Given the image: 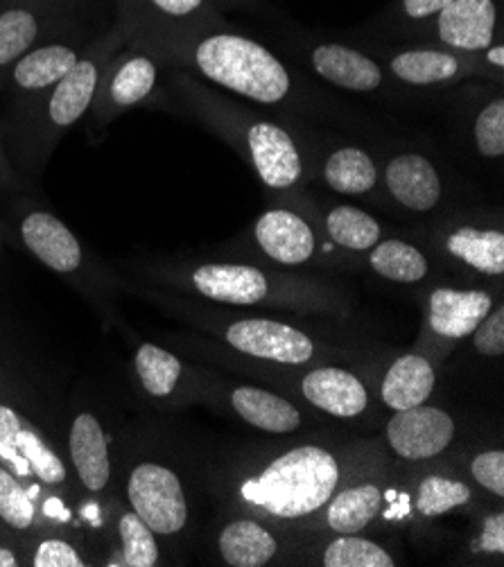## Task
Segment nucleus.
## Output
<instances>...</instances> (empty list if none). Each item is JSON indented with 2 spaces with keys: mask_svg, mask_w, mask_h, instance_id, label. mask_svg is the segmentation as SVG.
Wrapping results in <instances>:
<instances>
[{
  "mask_svg": "<svg viewBox=\"0 0 504 567\" xmlns=\"http://www.w3.org/2000/svg\"><path fill=\"white\" fill-rule=\"evenodd\" d=\"M326 567H394V558H391L380 545L356 538L353 534H344V538H338L328 545L323 554Z\"/></svg>",
  "mask_w": 504,
  "mask_h": 567,
  "instance_id": "33",
  "label": "nucleus"
},
{
  "mask_svg": "<svg viewBox=\"0 0 504 567\" xmlns=\"http://www.w3.org/2000/svg\"><path fill=\"white\" fill-rule=\"evenodd\" d=\"M471 499V488L445 477H428L419 488V512L423 516H441Z\"/></svg>",
  "mask_w": 504,
  "mask_h": 567,
  "instance_id": "34",
  "label": "nucleus"
},
{
  "mask_svg": "<svg viewBox=\"0 0 504 567\" xmlns=\"http://www.w3.org/2000/svg\"><path fill=\"white\" fill-rule=\"evenodd\" d=\"M69 455L82 486L91 493H102L111 482V450L109 436L100 419L82 412L73 419L69 432Z\"/></svg>",
  "mask_w": 504,
  "mask_h": 567,
  "instance_id": "9",
  "label": "nucleus"
},
{
  "mask_svg": "<svg viewBox=\"0 0 504 567\" xmlns=\"http://www.w3.org/2000/svg\"><path fill=\"white\" fill-rule=\"evenodd\" d=\"M488 312L491 297L480 290H436L430 297V326L436 334L448 339L473 334V330L486 319Z\"/></svg>",
  "mask_w": 504,
  "mask_h": 567,
  "instance_id": "17",
  "label": "nucleus"
},
{
  "mask_svg": "<svg viewBox=\"0 0 504 567\" xmlns=\"http://www.w3.org/2000/svg\"><path fill=\"white\" fill-rule=\"evenodd\" d=\"M125 491L132 512L156 536H173L186 527L188 504L184 486L171 468L143 462L132 468Z\"/></svg>",
  "mask_w": 504,
  "mask_h": 567,
  "instance_id": "3",
  "label": "nucleus"
},
{
  "mask_svg": "<svg viewBox=\"0 0 504 567\" xmlns=\"http://www.w3.org/2000/svg\"><path fill=\"white\" fill-rule=\"evenodd\" d=\"M17 565H21V558L17 556V551L0 545V567H17Z\"/></svg>",
  "mask_w": 504,
  "mask_h": 567,
  "instance_id": "42",
  "label": "nucleus"
},
{
  "mask_svg": "<svg viewBox=\"0 0 504 567\" xmlns=\"http://www.w3.org/2000/svg\"><path fill=\"white\" fill-rule=\"evenodd\" d=\"M34 567H84L86 560L75 549V545L62 538H45L37 545L32 554Z\"/></svg>",
  "mask_w": 504,
  "mask_h": 567,
  "instance_id": "36",
  "label": "nucleus"
},
{
  "mask_svg": "<svg viewBox=\"0 0 504 567\" xmlns=\"http://www.w3.org/2000/svg\"><path fill=\"white\" fill-rule=\"evenodd\" d=\"M448 251L482 274L500 276L504 271V236L500 231L464 226L448 238Z\"/></svg>",
  "mask_w": 504,
  "mask_h": 567,
  "instance_id": "24",
  "label": "nucleus"
},
{
  "mask_svg": "<svg viewBox=\"0 0 504 567\" xmlns=\"http://www.w3.org/2000/svg\"><path fill=\"white\" fill-rule=\"evenodd\" d=\"M0 464L14 475L37 477L45 486H62L66 466L45 439L12 408L0 403Z\"/></svg>",
  "mask_w": 504,
  "mask_h": 567,
  "instance_id": "4",
  "label": "nucleus"
},
{
  "mask_svg": "<svg viewBox=\"0 0 504 567\" xmlns=\"http://www.w3.org/2000/svg\"><path fill=\"white\" fill-rule=\"evenodd\" d=\"M19 234L28 251L48 269L64 276L82 269V245L58 215L48 210H32L21 219Z\"/></svg>",
  "mask_w": 504,
  "mask_h": 567,
  "instance_id": "7",
  "label": "nucleus"
},
{
  "mask_svg": "<svg viewBox=\"0 0 504 567\" xmlns=\"http://www.w3.org/2000/svg\"><path fill=\"white\" fill-rule=\"evenodd\" d=\"M475 143L480 154L497 158L504 154V100L497 97L482 109L475 121Z\"/></svg>",
  "mask_w": 504,
  "mask_h": 567,
  "instance_id": "35",
  "label": "nucleus"
},
{
  "mask_svg": "<svg viewBox=\"0 0 504 567\" xmlns=\"http://www.w3.org/2000/svg\"><path fill=\"white\" fill-rule=\"evenodd\" d=\"M323 177L332 190L342 195H362L376 186L378 169L364 150L342 147L326 161Z\"/></svg>",
  "mask_w": 504,
  "mask_h": 567,
  "instance_id": "22",
  "label": "nucleus"
},
{
  "mask_svg": "<svg viewBox=\"0 0 504 567\" xmlns=\"http://www.w3.org/2000/svg\"><path fill=\"white\" fill-rule=\"evenodd\" d=\"M193 282L204 297L232 306H254L269 290L265 274L247 265H204L193 274Z\"/></svg>",
  "mask_w": 504,
  "mask_h": 567,
  "instance_id": "13",
  "label": "nucleus"
},
{
  "mask_svg": "<svg viewBox=\"0 0 504 567\" xmlns=\"http://www.w3.org/2000/svg\"><path fill=\"white\" fill-rule=\"evenodd\" d=\"M0 382H3V367H0Z\"/></svg>",
  "mask_w": 504,
  "mask_h": 567,
  "instance_id": "44",
  "label": "nucleus"
},
{
  "mask_svg": "<svg viewBox=\"0 0 504 567\" xmlns=\"http://www.w3.org/2000/svg\"><path fill=\"white\" fill-rule=\"evenodd\" d=\"M100 84V64L93 56H80L78 64L52 86L45 104V121L58 130L73 127L89 111Z\"/></svg>",
  "mask_w": 504,
  "mask_h": 567,
  "instance_id": "11",
  "label": "nucleus"
},
{
  "mask_svg": "<svg viewBox=\"0 0 504 567\" xmlns=\"http://www.w3.org/2000/svg\"><path fill=\"white\" fill-rule=\"evenodd\" d=\"M156 84V66L145 54L125 60L106 84V100L114 109H130L143 102Z\"/></svg>",
  "mask_w": 504,
  "mask_h": 567,
  "instance_id": "26",
  "label": "nucleus"
},
{
  "mask_svg": "<svg viewBox=\"0 0 504 567\" xmlns=\"http://www.w3.org/2000/svg\"><path fill=\"white\" fill-rule=\"evenodd\" d=\"M451 0H403V12L410 19H428V17H436Z\"/></svg>",
  "mask_w": 504,
  "mask_h": 567,
  "instance_id": "41",
  "label": "nucleus"
},
{
  "mask_svg": "<svg viewBox=\"0 0 504 567\" xmlns=\"http://www.w3.org/2000/svg\"><path fill=\"white\" fill-rule=\"evenodd\" d=\"M497 12L493 0H451L436 14L439 39L460 50H486L495 34Z\"/></svg>",
  "mask_w": 504,
  "mask_h": 567,
  "instance_id": "10",
  "label": "nucleus"
},
{
  "mask_svg": "<svg viewBox=\"0 0 504 567\" xmlns=\"http://www.w3.org/2000/svg\"><path fill=\"white\" fill-rule=\"evenodd\" d=\"M247 141L258 175L269 188H290L299 182L301 156L286 130L274 123H256Z\"/></svg>",
  "mask_w": 504,
  "mask_h": 567,
  "instance_id": "8",
  "label": "nucleus"
},
{
  "mask_svg": "<svg viewBox=\"0 0 504 567\" xmlns=\"http://www.w3.org/2000/svg\"><path fill=\"white\" fill-rule=\"evenodd\" d=\"M504 50H502V45H497V48H493V50H488V62H493L495 66H502L504 64Z\"/></svg>",
  "mask_w": 504,
  "mask_h": 567,
  "instance_id": "43",
  "label": "nucleus"
},
{
  "mask_svg": "<svg viewBox=\"0 0 504 567\" xmlns=\"http://www.w3.org/2000/svg\"><path fill=\"white\" fill-rule=\"evenodd\" d=\"M41 32V19L28 8H8L0 12V71L12 69L32 50Z\"/></svg>",
  "mask_w": 504,
  "mask_h": 567,
  "instance_id": "28",
  "label": "nucleus"
},
{
  "mask_svg": "<svg viewBox=\"0 0 504 567\" xmlns=\"http://www.w3.org/2000/svg\"><path fill=\"white\" fill-rule=\"evenodd\" d=\"M274 536L254 520H238L219 536L222 558L234 567H263L276 554Z\"/></svg>",
  "mask_w": 504,
  "mask_h": 567,
  "instance_id": "21",
  "label": "nucleus"
},
{
  "mask_svg": "<svg viewBox=\"0 0 504 567\" xmlns=\"http://www.w3.org/2000/svg\"><path fill=\"white\" fill-rule=\"evenodd\" d=\"M80 60L75 48L66 43H48L28 50L12 66L10 80L23 93H41L58 84Z\"/></svg>",
  "mask_w": 504,
  "mask_h": 567,
  "instance_id": "18",
  "label": "nucleus"
},
{
  "mask_svg": "<svg viewBox=\"0 0 504 567\" xmlns=\"http://www.w3.org/2000/svg\"><path fill=\"white\" fill-rule=\"evenodd\" d=\"M227 339L240 353L281 364H306L315 351L301 330L269 319L238 321L227 330Z\"/></svg>",
  "mask_w": 504,
  "mask_h": 567,
  "instance_id": "6",
  "label": "nucleus"
},
{
  "mask_svg": "<svg viewBox=\"0 0 504 567\" xmlns=\"http://www.w3.org/2000/svg\"><path fill=\"white\" fill-rule=\"evenodd\" d=\"M0 520L14 532H28L37 523V506L30 491L3 464H0Z\"/></svg>",
  "mask_w": 504,
  "mask_h": 567,
  "instance_id": "32",
  "label": "nucleus"
},
{
  "mask_svg": "<svg viewBox=\"0 0 504 567\" xmlns=\"http://www.w3.org/2000/svg\"><path fill=\"white\" fill-rule=\"evenodd\" d=\"M0 163H3V147H0Z\"/></svg>",
  "mask_w": 504,
  "mask_h": 567,
  "instance_id": "45",
  "label": "nucleus"
},
{
  "mask_svg": "<svg viewBox=\"0 0 504 567\" xmlns=\"http://www.w3.org/2000/svg\"><path fill=\"white\" fill-rule=\"evenodd\" d=\"M304 395L315 408L340 419L362 414L369 403L364 384L353 373L335 367L308 373L304 380Z\"/></svg>",
  "mask_w": 504,
  "mask_h": 567,
  "instance_id": "15",
  "label": "nucleus"
},
{
  "mask_svg": "<svg viewBox=\"0 0 504 567\" xmlns=\"http://www.w3.org/2000/svg\"><path fill=\"white\" fill-rule=\"evenodd\" d=\"M434 369L421 355H403L382 380V401L397 412L423 405L434 389Z\"/></svg>",
  "mask_w": 504,
  "mask_h": 567,
  "instance_id": "19",
  "label": "nucleus"
},
{
  "mask_svg": "<svg viewBox=\"0 0 504 567\" xmlns=\"http://www.w3.org/2000/svg\"><path fill=\"white\" fill-rule=\"evenodd\" d=\"M387 186L399 204L428 213L441 199L436 167L421 154H401L387 165Z\"/></svg>",
  "mask_w": 504,
  "mask_h": 567,
  "instance_id": "14",
  "label": "nucleus"
},
{
  "mask_svg": "<svg viewBox=\"0 0 504 567\" xmlns=\"http://www.w3.org/2000/svg\"><path fill=\"white\" fill-rule=\"evenodd\" d=\"M232 403L249 425L271 434H288L301 425L299 410L265 389L240 386L234 391Z\"/></svg>",
  "mask_w": 504,
  "mask_h": 567,
  "instance_id": "20",
  "label": "nucleus"
},
{
  "mask_svg": "<svg viewBox=\"0 0 504 567\" xmlns=\"http://www.w3.org/2000/svg\"><path fill=\"white\" fill-rule=\"evenodd\" d=\"M256 240L276 262L301 265L315 254L312 229L292 210H267L256 221Z\"/></svg>",
  "mask_w": 504,
  "mask_h": 567,
  "instance_id": "12",
  "label": "nucleus"
},
{
  "mask_svg": "<svg viewBox=\"0 0 504 567\" xmlns=\"http://www.w3.org/2000/svg\"><path fill=\"white\" fill-rule=\"evenodd\" d=\"M387 436L391 447L403 460H430L451 445L455 436V421L443 410L416 405L397 412L387 425Z\"/></svg>",
  "mask_w": 504,
  "mask_h": 567,
  "instance_id": "5",
  "label": "nucleus"
},
{
  "mask_svg": "<svg viewBox=\"0 0 504 567\" xmlns=\"http://www.w3.org/2000/svg\"><path fill=\"white\" fill-rule=\"evenodd\" d=\"M134 369L141 386L147 391V395H152V399H167V395L177 389L179 378L184 373V364L171 351L154 344L138 347Z\"/></svg>",
  "mask_w": 504,
  "mask_h": 567,
  "instance_id": "27",
  "label": "nucleus"
},
{
  "mask_svg": "<svg viewBox=\"0 0 504 567\" xmlns=\"http://www.w3.org/2000/svg\"><path fill=\"white\" fill-rule=\"evenodd\" d=\"M147 3L163 17L186 19L202 8L204 0H147Z\"/></svg>",
  "mask_w": 504,
  "mask_h": 567,
  "instance_id": "39",
  "label": "nucleus"
},
{
  "mask_svg": "<svg viewBox=\"0 0 504 567\" xmlns=\"http://www.w3.org/2000/svg\"><path fill=\"white\" fill-rule=\"evenodd\" d=\"M369 260L376 274L397 282H416L428 274L425 256L403 240L378 243Z\"/></svg>",
  "mask_w": 504,
  "mask_h": 567,
  "instance_id": "30",
  "label": "nucleus"
},
{
  "mask_svg": "<svg viewBox=\"0 0 504 567\" xmlns=\"http://www.w3.org/2000/svg\"><path fill=\"white\" fill-rule=\"evenodd\" d=\"M391 71L401 82L425 86L453 80L460 73V62L441 50H405L391 60Z\"/></svg>",
  "mask_w": 504,
  "mask_h": 567,
  "instance_id": "25",
  "label": "nucleus"
},
{
  "mask_svg": "<svg viewBox=\"0 0 504 567\" xmlns=\"http://www.w3.org/2000/svg\"><path fill=\"white\" fill-rule=\"evenodd\" d=\"M473 477L495 495H504V452H482L471 464Z\"/></svg>",
  "mask_w": 504,
  "mask_h": 567,
  "instance_id": "38",
  "label": "nucleus"
},
{
  "mask_svg": "<svg viewBox=\"0 0 504 567\" xmlns=\"http://www.w3.org/2000/svg\"><path fill=\"white\" fill-rule=\"evenodd\" d=\"M475 332V349L482 355L497 358L504 353V308H497L493 315L488 312L486 319L473 330Z\"/></svg>",
  "mask_w": 504,
  "mask_h": 567,
  "instance_id": "37",
  "label": "nucleus"
},
{
  "mask_svg": "<svg viewBox=\"0 0 504 567\" xmlns=\"http://www.w3.org/2000/svg\"><path fill=\"white\" fill-rule=\"evenodd\" d=\"M340 482L328 450L304 445L274 460L260 477L243 484V497L278 518H304L321 508Z\"/></svg>",
  "mask_w": 504,
  "mask_h": 567,
  "instance_id": "1",
  "label": "nucleus"
},
{
  "mask_svg": "<svg viewBox=\"0 0 504 567\" xmlns=\"http://www.w3.org/2000/svg\"><path fill=\"white\" fill-rule=\"evenodd\" d=\"M121 534V554L116 565L127 567H154L158 563V543L156 534L134 514L125 512L119 520Z\"/></svg>",
  "mask_w": 504,
  "mask_h": 567,
  "instance_id": "31",
  "label": "nucleus"
},
{
  "mask_svg": "<svg viewBox=\"0 0 504 567\" xmlns=\"http://www.w3.org/2000/svg\"><path fill=\"white\" fill-rule=\"evenodd\" d=\"M195 64L210 82L249 100L274 104L290 93V75L265 45L240 34H213L195 50Z\"/></svg>",
  "mask_w": 504,
  "mask_h": 567,
  "instance_id": "2",
  "label": "nucleus"
},
{
  "mask_svg": "<svg viewBox=\"0 0 504 567\" xmlns=\"http://www.w3.org/2000/svg\"><path fill=\"white\" fill-rule=\"evenodd\" d=\"M480 549L482 551H497V554L504 551V516L502 514L491 516L484 523V532H482V538H480Z\"/></svg>",
  "mask_w": 504,
  "mask_h": 567,
  "instance_id": "40",
  "label": "nucleus"
},
{
  "mask_svg": "<svg viewBox=\"0 0 504 567\" xmlns=\"http://www.w3.org/2000/svg\"><path fill=\"white\" fill-rule=\"evenodd\" d=\"M312 66L317 75L347 91L367 93L382 84V71L371 56L342 43L317 45L312 52Z\"/></svg>",
  "mask_w": 504,
  "mask_h": 567,
  "instance_id": "16",
  "label": "nucleus"
},
{
  "mask_svg": "<svg viewBox=\"0 0 504 567\" xmlns=\"http://www.w3.org/2000/svg\"><path fill=\"white\" fill-rule=\"evenodd\" d=\"M382 508V493L373 484L344 491L328 506V527L338 534L362 532Z\"/></svg>",
  "mask_w": 504,
  "mask_h": 567,
  "instance_id": "23",
  "label": "nucleus"
},
{
  "mask_svg": "<svg viewBox=\"0 0 504 567\" xmlns=\"http://www.w3.org/2000/svg\"><path fill=\"white\" fill-rule=\"evenodd\" d=\"M328 236L344 249L367 251L380 243V224L364 210L353 206H338L326 219Z\"/></svg>",
  "mask_w": 504,
  "mask_h": 567,
  "instance_id": "29",
  "label": "nucleus"
}]
</instances>
